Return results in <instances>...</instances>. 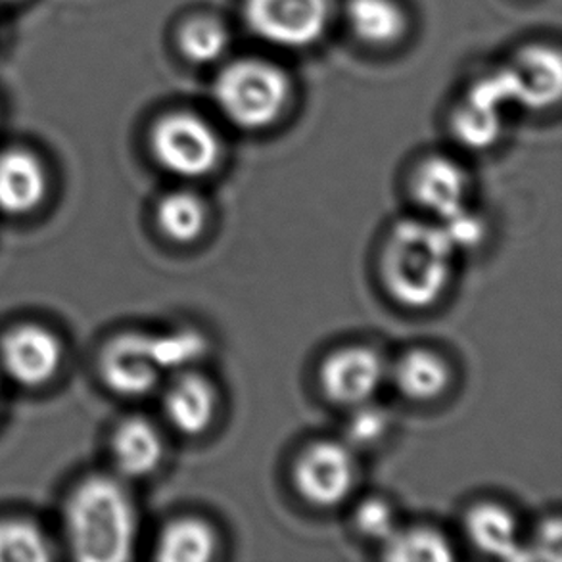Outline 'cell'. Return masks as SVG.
Masks as SVG:
<instances>
[{
  "instance_id": "1",
  "label": "cell",
  "mask_w": 562,
  "mask_h": 562,
  "mask_svg": "<svg viewBox=\"0 0 562 562\" xmlns=\"http://www.w3.org/2000/svg\"><path fill=\"white\" fill-rule=\"evenodd\" d=\"M457 248L440 223L400 221L380 256V277L387 294L411 310L436 304L453 277Z\"/></svg>"
},
{
  "instance_id": "2",
  "label": "cell",
  "mask_w": 562,
  "mask_h": 562,
  "mask_svg": "<svg viewBox=\"0 0 562 562\" xmlns=\"http://www.w3.org/2000/svg\"><path fill=\"white\" fill-rule=\"evenodd\" d=\"M66 532L79 561H130L137 538V515L127 490L108 476L81 482L66 503Z\"/></svg>"
},
{
  "instance_id": "3",
  "label": "cell",
  "mask_w": 562,
  "mask_h": 562,
  "mask_svg": "<svg viewBox=\"0 0 562 562\" xmlns=\"http://www.w3.org/2000/svg\"><path fill=\"white\" fill-rule=\"evenodd\" d=\"M290 83L281 68L263 60H238L221 71L215 100L228 122L246 131L267 130L289 104Z\"/></svg>"
},
{
  "instance_id": "4",
  "label": "cell",
  "mask_w": 562,
  "mask_h": 562,
  "mask_svg": "<svg viewBox=\"0 0 562 562\" xmlns=\"http://www.w3.org/2000/svg\"><path fill=\"white\" fill-rule=\"evenodd\" d=\"M150 150L161 168L184 179H200L217 169L223 154L210 123L189 112L164 115L150 133Z\"/></svg>"
},
{
  "instance_id": "5",
  "label": "cell",
  "mask_w": 562,
  "mask_h": 562,
  "mask_svg": "<svg viewBox=\"0 0 562 562\" xmlns=\"http://www.w3.org/2000/svg\"><path fill=\"white\" fill-rule=\"evenodd\" d=\"M250 30L271 45L305 48L327 31L330 0H246Z\"/></svg>"
},
{
  "instance_id": "6",
  "label": "cell",
  "mask_w": 562,
  "mask_h": 562,
  "mask_svg": "<svg viewBox=\"0 0 562 562\" xmlns=\"http://www.w3.org/2000/svg\"><path fill=\"white\" fill-rule=\"evenodd\" d=\"M358 464L353 453L338 441H315L294 463V486L315 507H336L356 487Z\"/></svg>"
},
{
  "instance_id": "7",
  "label": "cell",
  "mask_w": 562,
  "mask_h": 562,
  "mask_svg": "<svg viewBox=\"0 0 562 562\" xmlns=\"http://www.w3.org/2000/svg\"><path fill=\"white\" fill-rule=\"evenodd\" d=\"M158 338L145 333L115 336L100 356V374L115 394L137 397L158 386L164 373Z\"/></svg>"
},
{
  "instance_id": "8",
  "label": "cell",
  "mask_w": 562,
  "mask_h": 562,
  "mask_svg": "<svg viewBox=\"0 0 562 562\" xmlns=\"http://www.w3.org/2000/svg\"><path fill=\"white\" fill-rule=\"evenodd\" d=\"M64 346L53 330L22 325L0 340V367L18 386L41 387L60 371Z\"/></svg>"
},
{
  "instance_id": "9",
  "label": "cell",
  "mask_w": 562,
  "mask_h": 562,
  "mask_svg": "<svg viewBox=\"0 0 562 562\" xmlns=\"http://www.w3.org/2000/svg\"><path fill=\"white\" fill-rule=\"evenodd\" d=\"M386 361L369 346H348L330 353L321 366L319 379L328 400L356 407L373 402L386 380Z\"/></svg>"
},
{
  "instance_id": "10",
  "label": "cell",
  "mask_w": 562,
  "mask_h": 562,
  "mask_svg": "<svg viewBox=\"0 0 562 562\" xmlns=\"http://www.w3.org/2000/svg\"><path fill=\"white\" fill-rule=\"evenodd\" d=\"M411 190L417 204L440 221L469 207V177L457 161L446 156L426 158L413 173Z\"/></svg>"
},
{
  "instance_id": "11",
  "label": "cell",
  "mask_w": 562,
  "mask_h": 562,
  "mask_svg": "<svg viewBox=\"0 0 562 562\" xmlns=\"http://www.w3.org/2000/svg\"><path fill=\"white\" fill-rule=\"evenodd\" d=\"M48 176L43 161L27 150L0 154V212L27 215L45 202Z\"/></svg>"
},
{
  "instance_id": "12",
  "label": "cell",
  "mask_w": 562,
  "mask_h": 562,
  "mask_svg": "<svg viewBox=\"0 0 562 562\" xmlns=\"http://www.w3.org/2000/svg\"><path fill=\"white\" fill-rule=\"evenodd\" d=\"M217 390L204 374L184 373L169 386L164 405L169 423L184 436H200L217 413Z\"/></svg>"
},
{
  "instance_id": "13",
  "label": "cell",
  "mask_w": 562,
  "mask_h": 562,
  "mask_svg": "<svg viewBox=\"0 0 562 562\" xmlns=\"http://www.w3.org/2000/svg\"><path fill=\"white\" fill-rule=\"evenodd\" d=\"M464 526L472 543L482 553L505 561L530 559V553L518 540L517 518L499 503L484 502L474 505L464 518Z\"/></svg>"
},
{
  "instance_id": "14",
  "label": "cell",
  "mask_w": 562,
  "mask_h": 562,
  "mask_svg": "<svg viewBox=\"0 0 562 562\" xmlns=\"http://www.w3.org/2000/svg\"><path fill=\"white\" fill-rule=\"evenodd\" d=\"M166 453L160 430L146 418L131 417L112 438L115 469L127 479H146L160 467Z\"/></svg>"
},
{
  "instance_id": "15",
  "label": "cell",
  "mask_w": 562,
  "mask_h": 562,
  "mask_svg": "<svg viewBox=\"0 0 562 562\" xmlns=\"http://www.w3.org/2000/svg\"><path fill=\"white\" fill-rule=\"evenodd\" d=\"M517 77L518 104L543 110L555 104L562 91V61L557 50L533 46L510 66Z\"/></svg>"
},
{
  "instance_id": "16",
  "label": "cell",
  "mask_w": 562,
  "mask_h": 562,
  "mask_svg": "<svg viewBox=\"0 0 562 562\" xmlns=\"http://www.w3.org/2000/svg\"><path fill=\"white\" fill-rule=\"evenodd\" d=\"M453 371L448 361L428 348L405 351L395 361L394 382L397 390L411 402L426 403L438 400L448 392Z\"/></svg>"
},
{
  "instance_id": "17",
  "label": "cell",
  "mask_w": 562,
  "mask_h": 562,
  "mask_svg": "<svg viewBox=\"0 0 562 562\" xmlns=\"http://www.w3.org/2000/svg\"><path fill=\"white\" fill-rule=\"evenodd\" d=\"M217 551V533L205 520L183 517L171 520L160 533L156 559L164 562H207Z\"/></svg>"
},
{
  "instance_id": "18",
  "label": "cell",
  "mask_w": 562,
  "mask_h": 562,
  "mask_svg": "<svg viewBox=\"0 0 562 562\" xmlns=\"http://www.w3.org/2000/svg\"><path fill=\"white\" fill-rule=\"evenodd\" d=\"M156 223L161 235L171 243H196L207 228V205L204 198L198 196L196 192H169L156 207Z\"/></svg>"
},
{
  "instance_id": "19",
  "label": "cell",
  "mask_w": 562,
  "mask_h": 562,
  "mask_svg": "<svg viewBox=\"0 0 562 562\" xmlns=\"http://www.w3.org/2000/svg\"><path fill=\"white\" fill-rule=\"evenodd\" d=\"M346 15L353 33L369 45H390L402 37L407 20L394 0H350Z\"/></svg>"
},
{
  "instance_id": "20",
  "label": "cell",
  "mask_w": 562,
  "mask_h": 562,
  "mask_svg": "<svg viewBox=\"0 0 562 562\" xmlns=\"http://www.w3.org/2000/svg\"><path fill=\"white\" fill-rule=\"evenodd\" d=\"M453 549L448 538L432 526L397 528L384 543V559L394 562H449Z\"/></svg>"
},
{
  "instance_id": "21",
  "label": "cell",
  "mask_w": 562,
  "mask_h": 562,
  "mask_svg": "<svg viewBox=\"0 0 562 562\" xmlns=\"http://www.w3.org/2000/svg\"><path fill=\"white\" fill-rule=\"evenodd\" d=\"M53 548L45 532L31 520H0V562H46Z\"/></svg>"
},
{
  "instance_id": "22",
  "label": "cell",
  "mask_w": 562,
  "mask_h": 562,
  "mask_svg": "<svg viewBox=\"0 0 562 562\" xmlns=\"http://www.w3.org/2000/svg\"><path fill=\"white\" fill-rule=\"evenodd\" d=\"M503 117L499 110L482 106L467 99L453 115V135L471 150H486L502 135Z\"/></svg>"
},
{
  "instance_id": "23",
  "label": "cell",
  "mask_w": 562,
  "mask_h": 562,
  "mask_svg": "<svg viewBox=\"0 0 562 562\" xmlns=\"http://www.w3.org/2000/svg\"><path fill=\"white\" fill-rule=\"evenodd\" d=\"M179 46L187 60L205 66L227 53L228 33L217 20L196 18L181 30Z\"/></svg>"
},
{
  "instance_id": "24",
  "label": "cell",
  "mask_w": 562,
  "mask_h": 562,
  "mask_svg": "<svg viewBox=\"0 0 562 562\" xmlns=\"http://www.w3.org/2000/svg\"><path fill=\"white\" fill-rule=\"evenodd\" d=\"M353 525L363 538L380 541L382 546L400 528L392 503L386 502L384 497H376V495L366 497L363 502L359 503L353 513Z\"/></svg>"
},
{
  "instance_id": "25",
  "label": "cell",
  "mask_w": 562,
  "mask_h": 562,
  "mask_svg": "<svg viewBox=\"0 0 562 562\" xmlns=\"http://www.w3.org/2000/svg\"><path fill=\"white\" fill-rule=\"evenodd\" d=\"M387 428H390V417H387L386 409L374 405V403L366 402L353 407L346 432H348L351 443L369 448V446L379 443L386 436Z\"/></svg>"
},
{
  "instance_id": "26",
  "label": "cell",
  "mask_w": 562,
  "mask_h": 562,
  "mask_svg": "<svg viewBox=\"0 0 562 562\" xmlns=\"http://www.w3.org/2000/svg\"><path fill=\"white\" fill-rule=\"evenodd\" d=\"M441 227L448 233L449 240L453 243L457 250L459 248H474L486 236L484 221L480 220L479 215L472 213L469 207H464L463 212L457 213L449 220L441 221Z\"/></svg>"
},
{
  "instance_id": "27",
  "label": "cell",
  "mask_w": 562,
  "mask_h": 562,
  "mask_svg": "<svg viewBox=\"0 0 562 562\" xmlns=\"http://www.w3.org/2000/svg\"><path fill=\"white\" fill-rule=\"evenodd\" d=\"M561 525H559L557 518H553V520H549V522L541 526L540 536H538V549L548 551L543 557L553 559V561H561Z\"/></svg>"
},
{
  "instance_id": "28",
  "label": "cell",
  "mask_w": 562,
  "mask_h": 562,
  "mask_svg": "<svg viewBox=\"0 0 562 562\" xmlns=\"http://www.w3.org/2000/svg\"><path fill=\"white\" fill-rule=\"evenodd\" d=\"M15 0H0V4H12Z\"/></svg>"
}]
</instances>
